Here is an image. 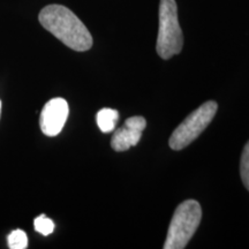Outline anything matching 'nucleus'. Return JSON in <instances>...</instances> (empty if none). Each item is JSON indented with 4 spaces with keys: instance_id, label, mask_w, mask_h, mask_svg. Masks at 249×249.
Listing matches in <instances>:
<instances>
[{
    "instance_id": "39448f33",
    "label": "nucleus",
    "mask_w": 249,
    "mask_h": 249,
    "mask_svg": "<svg viewBox=\"0 0 249 249\" xmlns=\"http://www.w3.org/2000/svg\"><path fill=\"white\" fill-rule=\"evenodd\" d=\"M70 107L64 98H53L43 107L39 118L42 132L48 136H57L66 124Z\"/></svg>"
},
{
    "instance_id": "7ed1b4c3",
    "label": "nucleus",
    "mask_w": 249,
    "mask_h": 249,
    "mask_svg": "<svg viewBox=\"0 0 249 249\" xmlns=\"http://www.w3.org/2000/svg\"><path fill=\"white\" fill-rule=\"evenodd\" d=\"M201 205L195 200H187L178 205L171 220L164 249L185 248L201 223Z\"/></svg>"
},
{
    "instance_id": "9b49d317",
    "label": "nucleus",
    "mask_w": 249,
    "mask_h": 249,
    "mask_svg": "<svg viewBox=\"0 0 249 249\" xmlns=\"http://www.w3.org/2000/svg\"><path fill=\"white\" fill-rule=\"evenodd\" d=\"M0 114H1V101H0Z\"/></svg>"
},
{
    "instance_id": "1a4fd4ad",
    "label": "nucleus",
    "mask_w": 249,
    "mask_h": 249,
    "mask_svg": "<svg viewBox=\"0 0 249 249\" xmlns=\"http://www.w3.org/2000/svg\"><path fill=\"white\" fill-rule=\"evenodd\" d=\"M34 225H35V231L42 235H50L54 231V223L45 214L36 217L34 220Z\"/></svg>"
},
{
    "instance_id": "20e7f679",
    "label": "nucleus",
    "mask_w": 249,
    "mask_h": 249,
    "mask_svg": "<svg viewBox=\"0 0 249 249\" xmlns=\"http://www.w3.org/2000/svg\"><path fill=\"white\" fill-rule=\"evenodd\" d=\"M217 108V103L210 101L192 112L172 133L169 141L170 147L173 150H181L188 147L209 126L214 118Z\"/></svg>"
},
{
    "instance_id": "6e6552de",
    "label": "nucleus",
    "mask_w": 249,
    "mask_h": 249,
    "mask_svg": "<svg viewBox=\"0 0 249 249\" xmlns=\"http://www.w3.org/2000/svg\"><path fill=\"white\" fill-rule=\"evenodd\" d=\"M8 247L11 249H26L28 247V236L22 230H15L8 235Z\"/></svg>"
},
{
    "instance_id": "9d476101",
    "label": "nucleus",
    "mask_w": 249,
    "mask_h": 249,
    "mask_svg": "<svg viewBox=\"0 0 249 249\" xmlns=\"http://www.w3.org/2000/svg\"><path fill=\"white\" fill-rule=\"evenodd\" d=\"M240 176L242 183L249 191V141L246 143L240 160Z\"/></svg>"
},
{
    "instance_id": "f03ea898",
    "label": "nucleus",
    "mask_w": 249,
    "mask_h": 249,
    "mask_svg": "<svg viewBox=\"0 0 249 249\" xmlns=\"http://www.w3.org/2000/svg\"><path fill=\"white\" fill-rule=\"evenodd\" d=\"M183 35L178 18L176 0H160V28L156 50L160 58L167 59L179 54L182 50Z\"/></svg>"
},
{
    "instance_id": "0eeeda50",
    "label": "nucleus",
    "mask_w": 249,
    "mask_h": 249,
    "mask_svg": "<svg viewBox=\"0 0 249 249\" xmlns=\"http://www.w3.org/2000/svg\"><path fill=\"white\" fill-rule=\"evenodd\" d=\"M119 119V113L113 108H103L97 113L96 120L99 129L103 133H111L116 128L117 121Z\"/></svg>"
},
{
    "instance_id": "f257e3e1",
    "label": "nucleus",
    "mask_w": 249,
    "mask_h": 249,
    "mask_svg": "<svg viewBox=\"0 0 249 249\" xmlns=\"http://www.w3.org/2000/svg\"><path fill=\"white\" fill-rule=\"evenodd\" d=\"M38 20L49 33L74 51H88L92 46L91 34L82 21L65 6H46L40 11Z\"/></svg>"
},
{
    "instance_id": "423d86ee",
    "label": "nucleus",
    "mask_w": 249,
    "mask_h": 249,
    "mask_svg": "<svg viewBox=\"0 0 249 249\" xmlns=\"http://www.w3.org/2000/svg\"><path fill=\"white\" fill-rule=\"evenodd\" d=\"M147 126V121L141 116L128 118L124 121V127L116 130L112 136L111 147L116 151H126L135 147L141 140L143 129Z\"/></svg>"
}]
</instances>
